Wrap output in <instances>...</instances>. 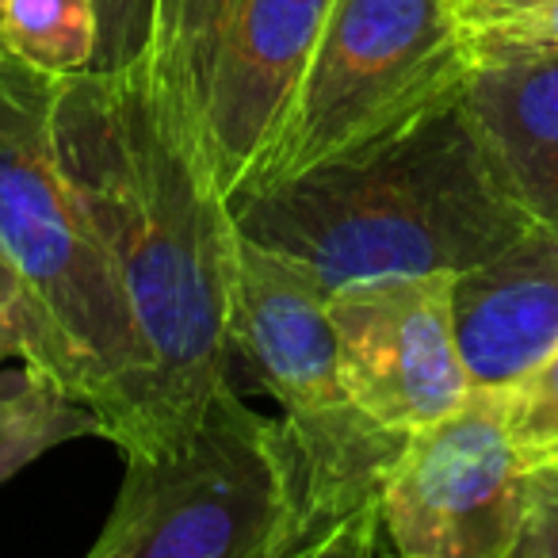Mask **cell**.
Wrapping results in <instances>:
<instances>
[{"mask_svg": "<svg viewBox=\"0 0 558 558\" xmlns=\"http://www.w3.org/2000/svg\"><path fill=\"white\" fill-rule=\"evenodd\" d=\"M471 39L558 47V0H459Z\"/></svg>", "mask_w": 558, "mask_h": 558, "instance_id": "17", "label": "cell"}, {"mask_svg": "<svg viewBox=\"0 0 558 558\" xmlns=\"http://www.w3.org/2000/svg\"><path fill=\"white\" fill-rule=\"evenodd\" d=\"M58 77L0 65V253L9 256L93 375L100 436L126 440L149 379V349L108 253L77 207L54 138Z\"/></svg>", "mask_w": 558, "mask_h": 558, "instance_id": "3", "label": "cell"}, {"mask_svg": "<svg viewBox=\"0 0 558 558\" xmlns=\"http://www.w3.org/2000/svg\"><path fill=\"white\" fill-rule=\"evenodd\" d=\"M9 50L47 77L93 70L100 20L96 0H4Z\"/></svg>", "mask_w": 558, "mask_h": 558, "instance_id": "15", "label": "cell"}, {"mask_svg": "<svg viewBox=\"0 0 558 558\" xmlns=\"http://www.w3.org/2000/svg\"><path fill=\"white\" fill-rule=\"evenodd\" d=\"M77 436H100L96 410L24 364L0 390V486Z\"/></svg>", "mask_w": 558, "mask_h": 558, "instance_id": "13", "label": "cell"}, {"mask_svg": "<svg viewBox=\"0 0 558 558\" xmlns=\"http://www.w3.org/2000/svg\"><path fill=\"white\" fill-rule=\"evenodd\" d=\"M505 421L527 471H558V352H550L535 372L501 390Z\"/></svg>", "mask_w": 558, "mask_h": 558, "instance_id": "16", "label": "cell"}, {"mask_svg": "<svg viewBox=\"0 0 558 558\" xmlns=\"http://www.w3.org/2000/svg\"><path fill=\"white\" fill-rule=\"evenodd\" d=\"M512 558H558V471H527V512Z\"/></svg>", "mask_w": 558, "mask_h": 558, "instance_id": "19", "label": "cell"}, {"mask_svg": "<svg viewBox=\"0 0 558 558\" xmlns=\"http://www.w3.org/2000/svg\"><path fill=\"white\" fill-rule=\"evenodd\" d=\"M230 341L283 413L344 402L329 291L306 268L233 226Z\"/></svg>", "mask_w": 558, "mask_h": 558, "instance_id": "10", "label": "cell"}, {"mask_svg": "<svg viewBox=\"0 0 558 558\" xmlns=\"http://www.w3.org/2000/svg\"><path fill=\"white\" fill-rule=\"evenodd\" d=\"M12 50H9V35H4V0H0V65L4 62H12Z\"/></svg>", "mask_w": 558, "mask_h": 558, "instance_id": "20", "label": "cell"}, {"mask_svg": "<svg viewBox=\"0 0 558 558\" xmlns=\"http://www.w3.org/2000/svg\"><path fill=\"white\" fill-rule=\"evenodd\" d=\"M527 512V463L501 390L474 387L459 410L413 428L387 489L390 555L512 558Z\"/></svg>", "mask_w": 558, "mask_h": 558, "instance_id": "7", "label": "cell"}, {"mask_svg": "<svg viewBox=\"0 0 558 558\" xmlns=\"http://www.w3.org/2000/svg\"><path fill=\"white\" fill-rule=\"evenodd\" d=\"M9 356L24 360L27 367L43 372L70 398L93 405L96 387L88 367L81 364L73 344L54 326V318L47 314L43 299L32 291L24 271L0 253V360Z\"/></svg>", "mask_w": 558, "mask_h": 558, "instance_id": "14", "label": "cell"}, {"mask_svg": "<svg viewBox=\"0 0 558 558\" xmlns=\"http://www.w3.org/2000/svg\"><path fill=\"white\" fill-rule=\"evenodd\" d=\"M451 279L379 276L329 295L344 390L383 425L425 428L474 390L456 341Z\"/></svg>", "mask_w": 558, "mask_h": 558, "instance_id": "8", "label": "cell"}, {"mask_svg": "<svg viewBox=\"0 0 558 558\" xmlns=\"http://www.w3.org/2000/svg\"><path fill=\"white\" fill-rule=\"evenodd\" d=\"M471 58L459 0H333L288 123L245 195L387 146L463 93Z\"/></svg>", "mask_w": 558, "mask_h": 558, "instance_id": "4", "label": "cell"}, {"mask_svg": "<svg viewBox=\"0 0 558 558\" xmlns=\"http://www.w3.org/2000/svg\"><path fill=\"white\" fill-rule=\"evenodd\" d=\"M54 138L154 360L119 451L161 456L195 433L218 383L230 379L233 210L187 142L149 54L58 81Z\"/></svg>", "mask_w": 558, "mask_h": 558, "instance_id": "1", "label": "cell"}, {"mask_svg": "<svg viewBox=\"0 0 558 558\" xmlns=\"http://www.w3.org/2000/svg\"><path fill=\"white\" fill-rule=\"evenodd\" d=\"M333 0H154L157 81L222 199L276 146Z\"/></svg>", "mask_w": 558, "mask_h": 558, "instance_id": "5", "label": "cell"}, {"mask_svg": "<svg viewBox=\"0 0 558 558\" xmlns=\"http://www.w3.org/2000/svg\"><path fill=\"white\" fill-rule=\"evenodd\" d=\"M233 226L333 295L379 276H459L532 226L505 187L463 93L352 161L233 203Z\"/></svg>", "mask_w": 558, "mask_h": 558, "instance_id": "2", "label": "cell"}, {"mask_svg": "<svg viewBox=\"0 0 558 558\" xmlns=\"http://www.w3.org/2000/svg\"><path fill=\"white\" fill-rule=\"evenodd\" d=\"M96 20H100V43L93 70H119L149 50L154 0H96Z\"/></svg>", "mask_w": 558, "mask_h": 558, "instance_id": "18", "label": "cell"}, {"mask_svg": "<svg viewBox=\"0 0 558 558\" xmlns=\"http://www.w3.org/2000/svg\"><path fill=\"white\" fill-rule=\"evenodd\" d=\"M463 100L532 222H558V47L474 39Z\"/></svg>", "mask_w": 558, "mask_h": 558, "instance_id": "12", "label": "cell"}, {"mask_svg": "<svg viewBox=\"0 0 558 558\" xmlns=\"http://www.w3.org/2000/svg\"><path fill=\"white\" fill-rule=\"evenodd\" d=\"M456 341L471 387L505 390L558 352V222H532L497 256L451 279Z\"/></svg>", "mask_w": 558, "mask_h": 558, "instance_id": "11", "label": "cell"}, {"mask_svg": "<svg viewBox=\"0 0 558 558\" xmlns=\"http://www.w3.org/2000/svg\"><path fill=\"white\" fill-rule=\"evenodd\" d=\"M116 505L88 558H271L279 489L276 421L218 383L195 433L161 456H123Z\"/></svg>", "mask_w": 558, "mask_h": 558, "instance_id": "6", "label": "cell"}, {"mask_svg": "<svg viewBox=\"0 0 558 558\" xmlns=\"http://www.w3.org/2000/svg\"><path fill=\"white\" fill-rule=\"evenodd\" d=\"M410 433L352 398L276 417L283 517L271 558H364L390 550L387 489Z\"/></svg>", "mask_w": 558, "mask_h": 558, "instance_id": "9", "label": "cell"}]
</instances>
